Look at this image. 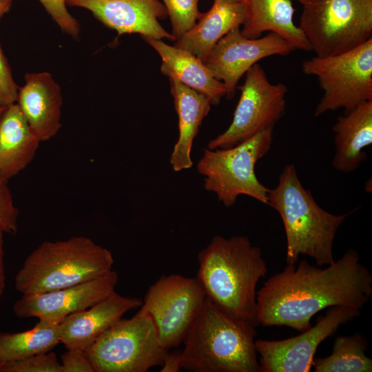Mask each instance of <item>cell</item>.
I'll use <instances>...</instances> for the list:
<instances>
[{
	"label": "cell",
	"instance_id": "obj_9",
	"mask_svg": "<svg viewBox=\"0 0 372 372\" xmlns=\"http://www.w3.org/2000/svg\"><path fill=\"white\" fill-rule=\"evenodd\" d=\"M94 372H146L161 366L168 350L152 318L137 312L121 319L85 350Z\"/></svg>",
	"mask_w": 372,
	"mask_h": 372
},
{
	"label": "cell",
	"instance_id": "obj_21",
	"mask_svg": "<svg viewBox=\"0 0 372 372\" xmlns=\"http://www.w3.org/2000/svg\"><path fill=\"white\" fill-rule=\"evenodd\" d=\"M171 94L178 118V138L170 156L174 171L189 169L193 165L191 156L193 143L199 127L210 111L211 102L204 94L169 78Z\"/></svg>",
	"mask_w": 372,
	"mask_h": 372
},
{
	"label": "cell",
	"instance_id": "obj_17",
	"mask_svg": "<svg viewBox=\"0 0 372 372\" xmlns=\"http://www.w3.org/2000/svg\"><path fill=\"white\" fill-rule=\"evenodd\" d=\"M16 103L41 142L56 136L61 127L63 98L61 87L51 74L27 73L25 84L19 87Z\"/></svg>",
	"mask_w": 372,
	"mask_h": 372
},
{
	"label": "cell",
	"instance_id": "obj_25",
	"mask_svg": "<svg viewBox=\"0 0 372 372\" xmlns=\"http://www.w3.org/2000/svg\"><path fill=\"white\" fill-rule=\"evenodd\" d=\"M367 347L368 342L361 333L339 335L331 355L314 359V371L371 372L372 360L366 355Z\"/></svg>",
	"mask_w": 372,
	"mask_h": 372
},
{
	"label": "cell",
	"instance_id": "obj_13",
	"mask_svg": "<svg viewBox=\"0 0 372 372\" xmlns=\"http://www.w3.org/2000/svg\"><path fill=\"white\" fill-rule=\"evenodd\" d=\"M293 50L287 41L274 32L249 39L241 33L240 27H237L218 41L205 64L225 85L226 96L232 99L240 79L253 65L268 56L287 55Z\"/></svg>",
	"mask_w": 372,
	"mask_h": 372
},
{
	"label": "cell",
	"instance_id": "obj_8",
	"mask_svg": "<svg viewBox=\"0 0 372 372\" xmlns=\"http://www.w3.org/2000/svg\"><path fill=\"white\" fill-rule=\"evenodd\" d=\"M302 69L316 76L323 90L315 116L342 108L347 112L372 100V38L344 53L305 60Z\"/></svg>",
	"mask_w": 372,
	"mask_h": 372
},
{
	"label": "cell",
	"instance_id": "obj_1",
	"mask_svg": "<svg viewBox=\"0 0 372 372\" xmlns=\"http://www.w3.org/2000/svg\"><path fill=\"white\" fill-rule=\"evenodd\" d=\"M371 295L372 276L349 249L324 269L304 260L269 278L257 292L256 320L258 325L302 332L319 311L333 306L361 309Z\"/></svg>",
	"mask_w": 372,
	"mask_h": 372
},
{
	"label": "cell",
	"instance_id": "obj_14",
	"mask_svg": "<svg viewBox=\"0 0 372 372\" xmlns=\"http://www.w3.org/2000/svg\"><path fill=\"white\" fill-rule=\"evenodd\" d=\"M118 280L113 269L99 278L60 289L22 294L13 305L20 318L35 317L61 323L69 315L88 309L115 291Z\"/></svg>",
	"mask_w": 372,
	"mask_h": 372
},
{
	"label": "cell",
	"instance_id": "obj_15",
	"mask_svg": "<svg viewBox=\"0 0 372 372\" xmlns=\"http://www.w3.org/2000/svg\"><path fill=\"white\" fill-rule=\"evenodd\" d=\"M66 5L90 10L105 26L116 30L118 36L138 33L155 39L176 38L158 20L168 17L160 0H65Z\"/></svg>",
	"mask_w": 372,
	"mask_h": 372
},
{
	"label": "cell",
	"instance_id": "obj_5",
	"mask_svg": "<svg viewBox=\"0 0 372 372\" xmlns=\"http://www.w3.org/2000/svg\"><path fill=\"white\" fill-rule=\"evenodd\" d=\"M114 262L110 250L88 237L44 241L25 258L15 288L28 294L71 287L107 273Z\"/></svg>",
	"mask_w": 372,
	"mask_h": 372
},
{
	"label": "cell",
	"instance_id": "obj_33",
	"mask_svg": "<svg viewBox=\"0 0 372 372\" xmlns=\"http://www.w3.org/2000/svg\"><path fill=\"white\" fill-rule=\"evenodd\" d=\"M4 238L3 233L0 231V298L3 294L6 286V276L4 269Z\"/></svg>",
	"mask_w": 372,
	"mask_h": 372
},
{
	"label": "cell",
	"instance_id": "obj_35",
	"mask_svg": "<svg viewBox=\"0 0 372 372\" xmlns=\"http://www.w3.org/2000/svg\"><path fill=\"white\" fill-rule=\"evenodd\" d=\"M6 107H4L1 105H0V117L2 114V113L3 112L4 110L6 109Z\"/></svg>",
	"mask_w": 372,
	"mask_h": 372
},
{
	"label": "cell",
	"instance_id": "obj_36",
	"mask_svg": "<svg viewBox=\"0 0 372 372\" xmlns=\"http://www.w3.org/2000/svg\"><path fill=\"white\" fill-rule=\"evenodd\" d=\"M1 369H2V364L0 362V372H1Z\"/></svg>",
	"mask_w": 372,
	"mask_h": 372
},
{
	"label": "cell",
	"instance_id": "obj_34",
	"mask_svg": "<svg viewBox=\"0 0 372 372\" xmlns=\"http://www.w3.org/2000/svg\"><path fill=\"white\" fill-rule=\"evenodd\" d=\"M12 3L13 0H0V19L10 11Z\"/></svg>",
	"mask_w": 372,
	"mask_h": 372
},
{
	"label": "cell",
	"instance_id": "obj_12",
	"mask_svg": "<svg viewBox=\"0 0 372 372\" xmlns=\"http://www.w3.org/2000/svg\"><path fill=\"white\" fill-rule=\"evenodd\" d=\"M360 315V309L333 306L316 324L301 334L280 340L255 341L261 372H309L320 344L333 335L338 328Z\"/></svg>",
	"mask_w": 372,
	"mask_h": 372
},
{
	"label": "cell",
	"instance_id": "obj_26",
	"mask_svg": "<svg viewBox=\"0 0 372 372\" xmlns=\"http://www.w3.org/2000/svg\"><path fill=\"white\" fill-rule=\"evenodd\" d=\"M162 1L169 17L176 41L189 30L201 15L198 10L200 0Z\"/></svg>",
	"mask_w": 372,
	"mask_h": 372
},
{
	"label": "cell",
	"instance_id": "obj_27",
	"mask_svg": "<svg viewBox=\"0 0 372 372\" xmlns=\"http://www.w3.org/2000/svg\"><path fill=\"white\" fill-rule=\"evenodd\" d=\"M1 372H63V371L56 354L48 351L5 363L2 366Z\"/></svg>",
	"mask_w": 372,
	"mask_h": 372
},
{
	"label": "cell",
	"instance_id": "obj_16",
	"mask_svg": "<svg viewBox=\"0 0 372 372\" xmlns=\"http://www.w3.org/2000/svg\"><path fill=\"white\" fill-rule=\"evenodd\" d=\"M143 300L113 291L88 309L67 316L59 326L61 342L66 349H87L127 311L139 308Z\"/></svg>",
	"mask_w": 372,
	"mask_h": 372
},
{
	"label": "cell",
	"instance_id": "obj_11",
	"mask_svg": "<svg viewBox=\"0 0 372 372\" xmlns=\"http://www.w3.org/2000/svg\"><path fill=\"white\" fill-rule=\"evenodd\" d=\"M245 74L243 85L238 87L240 96L232 121L224 132L209 142L210 149L234 147L273 127L285 110L288 90L285 84L270 83L258 63Z\"/></svg>",
	"mask_w": 372,
	"mask_h": 372
},
{
	"label": "cell",
	"instance_id": "obj_3",
	"mask_svg": "<svg viewBox=\"0 0 372 372\" xmlns=\"http://www.w3.org/2000/svg\"><path fill=\"white\" fill-rule=\"evenodd\" d=\"M256 327L206 298L183 340L182 368L192 372H261Z\"/></svg>",
	"mask_w": 372,
	"mask_h": 372
},
{
	"label": "cell",
	"instance_id": "obj_7",
	"mask_svg": "<svg viewBox=\"0 0 372 372\" xmlns=\"http://www.w3.org/2000/svg\"><path fill=\"white\" fill-rule=\"evenodd\" d=\"M299 28L318 57L344 53L372 38V0H299Z\"/></svg>",
	"mask_w": 372,
	"mask_h": 372
},
{
	"label": "cell",
	"instance_id": "obj_32",
	"mask_svg": "<svg viewBox=\"0 0 372 372\" xmlns=\"http://www.w3.org/2000/svg\"><path fill=\"white\" fill-rule=\"evenodd\" d=\"M182 368V351L176 349L167 351L161 366V372H178Z\"/></svg>",
	"mask_w": 372,
	"mask_h": 372
},
{
	"label": "cell",
	"instance_id": "obj_30",
	"mask_svg": "<svg viewBox=\"0 0 372 372\" xmlns=\"http://www.w3.org/2000/svg\"><path fill=\"white\" fill-rule=\"evenodd\" d=\"M19 87L0 44V105L7 107L17 102Z\"/></svg>",
	"mask_w": 372,
	"mask_h": 372
},
{
	"label": "cell",
	"instance_id": "obj_28",
	"mask_svg": "<svg viewBox=\"0 0 372 372\" xmlns=\"http://www.w3.org/2000/svg\"><path fill=\"white\" fill-rule=\"evenodd\" d=\"M19 210L14 204L8 182L0 177V231L14 235L18 231Z\"/></svg>",
	"mask_w": 372,
	"mask_h": 372
},
{
	"label": "cell",
	"instance_id": "obj_24",
	"mask_svg": "<svg viewBox=\"0 0 372 372\" xmlns=\"http://www.w3.org/2000/svg\"><path fill=\"white\" fill-rule=\"evenodd\" d=\"M59 322L39 320L29 330L0 333V362H7L50 351L61 342Z\"/></svg>",
	"mask_w": 372,
	"mask_h": 372
},
{
	"label": "cell",
	"instance_id": "obj_18",
	"mask_svg": "<svg viewBox=\"0 0 372 372\" xmlns=\"http://www.w3.org/2000/svg\"><path fill=\"white\" fill-rule=\"evenodd\" d=\"M142 38L150 45L162 59L161 72L176 79L186 86L204 94L211 105L218 104L227 95L224 83L217 79L205 63L188 51L172 46L160 39Z\"/></svg>",
	"mask_w": 372,
	"mask_h": 372
},
{
	"label": "cell",
	"instance_id": "obj_22",
	"mask_svg": "<svg viewBox=\"0 0 372 372\" xmlns=\"http://www.w3.org/2000/svg\"><path fill=\"white\" fill-rule=\"evenodd\" d=\"M245 19L241 33L247 38L260 37L272 32L287 41L294 49L311 51L304 34L293 21L291 0H242Z\"/></svg>",
	"mask_w": 372,
	"mask_h": 372
},
{
	"label": "cell",
	"instance_id": "obj_29",
	"mask_svg": "<svg viewBox=\"0 0 372 372\" xmlns=\"http://www.w3.org/2000/svg\"><path fill=\"white\" fill-rule=\"evenodd\" d=\"M61 29L76 38L80 32L77 20L68 12L65 0H39Z\"/></svg>",
	"mask_w": 372,
	"mask_h": 372
},
{
	"label": "cell",
	"instance_id": "obj_20",
	"mask_svg": "<svg viewBox=\"0 0 372 372\" xmlns=\"http://www.w3.org/2000/svg\"><path fill=\"white\" fill-rule=\"evenodd\" d=\"M335 169L350 173L366 159L364 149L372 143V100L362 103L338 118L333 127Z\"/></svg>",
	"mask_w": 372,
	"mask_h": 372
},
{
	"label": "cell",
	"instance_id": "obj_4",
	"mask_svg": "<svg viewBox=\"0 0 372 372\" xmlns=\"http://www.w3.org/2000/svg\"><path fill=\"white\" fill-rule=\"evenodd\" d=\"M267 198L268 205L278 212L284 224L287 264H296L300 255L310 256L318 266L334 262V238L350 213L336 215L319 206L302 185L293 164L284 167Z\"/></svg>",
	"mask_w": 372,
	"mask_h": 372
},
{
	"label": "cell",
	"instance_id": "obj_23",
	"mask_svg": "<svg viewBox=\"0 0 372 372\" xmlns=\"http://www.w3.org/2000/svg\"><path fill=\"white\" fill-rule=\"evenodd\" d=\"M40 143L18 105L7 106L0 117V177L8 182L25 169Z\"/></svg>",
	"mask_w": 372,
	"mask_h": 372
},
{
	"label": "cell",
	"instance_id": "obj_2",
	"mask_svg": "<svg viewBox=\"0 0 372 372\" xmlns=\"http://www.w3.org/2000/svg\"><path fill=\"white\" fill-rule=\"evenodd\" d=\"M196 278L228 315L257 327L256 286L267 273L261 249L246 236H215L198 255Z\"/></svg>",
	"mask_w": 372,
	"mask_h": 372
},
{
	"label": "cell",
	"instance_id": "obj_10",
	"mask_svg": "<svg viewBox=\"0 0 372 372\" xmlns=\"http://www.w3.org/2000/svg\"><path fill=\"white\" fill-rule=\"evenodd\" d=\"M206 298L196 277L163 275L149 287L138 312L151 316L161 347L169 351L183 342Z\"/></svg>",
	"mask_w": 372,
	"mask_h": 372
},
{
	"label": "cell",
	"instance_id": "obj_6",
	"mask_svg": "<svg viewBox=\"0 0 372 372\" xmlns=\"http://www.w3.org/2000/svg\"><path fill=\"white\" fill-rule=\"evenodd\" d=\"M273 130L266 129L231 147L204 149L197 170L204 176L205 189L225 207L234 205L240 195L268 205L269 189L257 178L255 166L271 148Z\"/></svg>",
	"mask_w": 372,
	"mask_h": 372
},
{
	"label": "cell",
	"instance_id": "obj_31",
	"mask_svg": "<svg viewBox=\"0 0 372 372\" xmlns=\"http://www.w3.org/2000/svg\"><path fill=\"white\" fill-rule=\"evenodd\" d=\"M61 364L63 372H94L85 351L80 349H67Z\"/></svg>",
	"mask_w": 372,
	"mask_h": 372
},
{
	"label": "cell",
	"instance_id": "obj_19",
	"mask_svg": "<svg viewBox=\"0 0 372 372\" xmlns=\"http://www.w3.org/2000/svg\"><path fill=\"white\" fill-rule=\"evenodd\" d=\"M245 10L242 2L214 0L211 8L202 13L196 24L174 46L189 52L204 63L218 41L232 29L242 25Z\"/></svg>",
	"mask_w": 372,
	"mask_h": 372
},
{
	"label": "cell",
	"instance_id": "obj_37",
	"mask_svg": "<svg viewBox=\"0 0 372 372\" xmlns=\"http://www.w3.org/2000/svg\"><path fill=\"white\" fill-rule=\"evenodd\" d=\"M231 1H240V2H242V0H231Z\"/></svg>",
	"mask_w": 372,
	"mask_h": 372
}]
</instances>
